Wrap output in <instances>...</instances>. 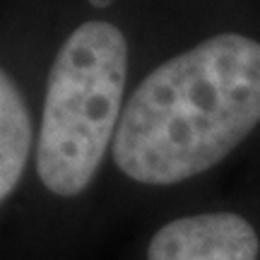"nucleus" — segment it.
<instances>
[{"instance_id": "nucleus-1", "label": "nucleus", "mask_w": 260, "mask_h": 260, "mask_svg": "<svg viewBox=\"0 0 260 260\" xmlns=\"http://www.w3.org/2000/svg\"><path fill=\"white\" fill-rule=\"evenodd\" d=\"M260 125V41L224 31L157 65L121 113L113 161L142 186L217 167Z\"/></svg>"}, {"instance_id": "nucleus-2", "label": "nucleus", "mask_w": 260, "mask_h": 260, "mask_svg": "<svg viewBox=\"0 0 260 260\" xmlns=\"http://www.w3.org/2000/svg\"><path fill=\"white\" fill-rule=\"evenodd\" d=\"M128 82V41L113 22L87 19L51 65L37 140V174L53 195L84 193L113 147Z\"/></svg>"}, {"instance_id": "nucleus-3", "label": "nucleus", "mask_w": 260, "mask_h": 260, "mask_svg": "<svg viewBox=\"0 0 260 260\" xmlns=\"http://www.w3.org/2000/svg\"><path fill=\"white\" fill-rule=\"evenodd\" d=\"M260 239L236 212L178 217L154 232L147 260H258Z\"/></svg>"}, {"instance_id": "nucleus-4", "label": "nucleus", "mask_w": 260, "mask_h": 260, "mask_svg": "<svg viewBox=\"0 0 260 260\" xmlns=\"http://www.w3.org/2000/svg\"><path fill=\"white\" fill-rule=\"evenodd\" d=\"M34 145V125L24 94L15 77L0 68V203H5L24 176Z\"/></svg>"}]
</instances>
